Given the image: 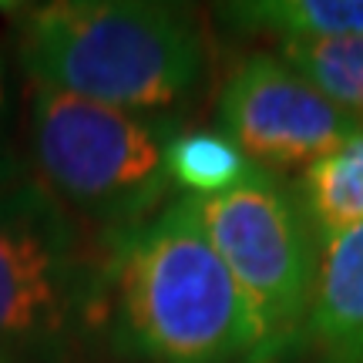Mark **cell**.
Returning <instances> with one entry per match:
<instances>
[{"instance_id":"8992f818","label":"cell","mask_w":363,"mask_h":363,"mask_svg":"<svg viewBox=\"0 0 363 363\" xmlns=\"http://www.w3.org/2000/svg\"><path fill=\"white\" fill-rule=\"evenodd\" d=\"M357 125L269 51L235 61L216 98V128L269 175L303 172Z\"/></svg>"},{"instance_id":"4fadbf2b","label":"cell","mask_w":363,"mask_h":363,"mask_svg":"<svg viewBox=\"0 0 363 363\" xmlns=\"http://www.w3.org/2000/svg\"><path fill=\"white\" fill-rule=\"evenodd\" d=\"M0 363H4V360H0Z\"/></svg>"},{"instance_id":"6da1fadb","label":"cell","mask_w":363,"mask_h":363,"mask_svg":"<svg viewBox=\"0 0 363 363\" xmlns=\"http://www.w3.org/2000/svg\"><path fill=\"white\" fill-rule=\"evenodd\" d=\"M101 246V350L121 363H256V323L192 199Z\"/></svg>"},{"instance_id":"8fae6325","label":"cell","mask_w":363,"mask_h":363,"mask_svg":"<svg viewBox=\"0 0 363 363\" xmlns=\"http://www.w3.org/2000/svg\"><path fill=\"white\" fill-rule=\"evenodd\" d=\"M276 54L340 111L363 125V38L283 40Z\"/></svg>"},{"instance_id":"30bf717a","label":"cell","mask_w":363,"mask_h":363,"mask_svg":"<svg viewBox=\"0 0 363 363\" xmlns=\"http://www.w3.org/2000/svg\"><path fill=\"white\" fill-rule=\"evenodd\" d=\"M252 158L219 128H182L169 145V179L185 199H216L262 179Z\"/></svg>"},{"instance_id":"7a4b0ae2","label":"cell","mask_w":363,"mask_h":363,"mask_svg":"<svg viewBox=\"0 0 363 363\" xmlns=\"http://www.w3.org/2000/svg\"><path fill=\"white\" fill-rule=\"evenodd\" d=\"M11 24L34 88L145 115H182L206 91V34L199 17L175 4H17Z\"/></svg>"},{"instance_id":"ba28073f","label":"cell","mask_w":363,"mask_h":363,"mask_svg":"<svg viewBox=\"0 0 363 363\" xmlns=\"http://www.w3.org/2000/svg\"><path fill=\"white\" fill-rule=\"evenodd\" d=\"M303 219L316 246L323 249L340 235L363 225V125L330 148L323 158L299 172L293 185Z\"/></svg>"},{"instance_id":"9c48e42d","label":"cell","mask_w":363,"mask_h":363,"mask_svg":"<svg viewBox=\"0 0 363 363\" xmlns=\"http://www.w3.org/2000/svg\"><path fill=\"white\" fill-rule=\"evenodd\" d=\"M225 27L283 40L363 38V0H246L216 7Z\"/></svg>"},{"instance_id":"3957f363","label":"cell","mask_w":363,"mask_h":363,"mask_svg":"<svg viewBox=\"0 0 363 363\" xmlns=\"http://www.w3.org/2000/svg\"><path fill=\"white\" fill-rule=\"evenodd\" d=\"M104 246L38 179L0 189V360L81 363L101 347Z\"/></svg>"},{"instance_id":"277c9868","label":"cell","mask_w":363,"mask_h":363,"mask_svg":"<svg viewBox=\"0 0 363 363\" xmlns=\"http://www.w3.org/2000/svg\"><path fill=\"white\" fill-rule=\"evenodd\" d=\"M182 115H145L30 84L27 142L38 182L98 239L128 233L165 206L169 145Z\"/></svg>"},{"instance_id":"52a82bcc","label":"cell","mask_w":363,"mask_h":363,"mask_svg":"<svg viewBox=\"0 0 363 363\" xmlns=\"http://www.w3.org/2000/svg\"><path fill=\"white\" fill-rule=\"evenodd\" d=\"M293 363H363V225L320 249Z\"/></svg>"},{"instance_id":"5b68a950","label":"cell","mask_w":363,"mask_h":363,"mask_svg":"<svg viewBox=\"0 0 363 363\" xmlns=\"http://www.w3.org/2000/svg\"><path fill=\"white\" fill-rule=\"evenodd\" d=\"M192 202L256 323V363H293L320 259L293 189L262 175L235 192Z\"/></svg>"},{"instance_id":"7c38bea8","label":"cell","mask_w":363,"mask_h":363,"mask_svg":"<svg viewBox=\"0 0 363 363\" xmlns=\"http://www.w3.org/2000/svg\"><path fill=\"white\" fill-rule=\"evenodd\" d=\"M24 182V158L13 145L11 131V81H7V57L0 48V189Z\"/></svg>"}]
</instances>
